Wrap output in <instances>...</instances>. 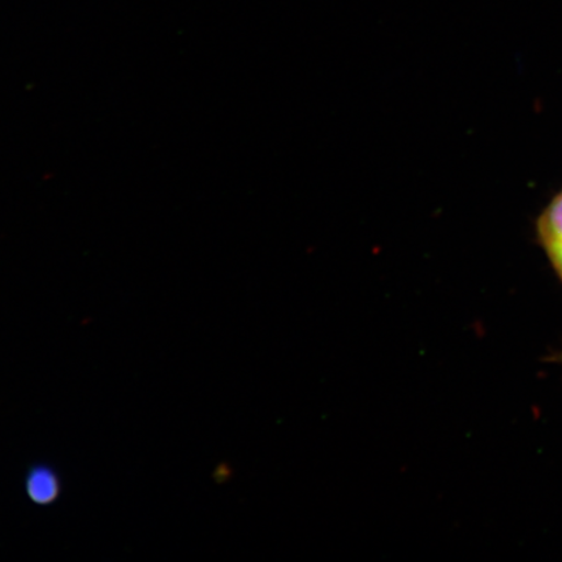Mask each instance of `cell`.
Returning <instances> with one entry per match:
<instances>
[{
    "label": "cell",
    "mask_w": 562,
    "mask_h": 562,
    "mask_svg": "<svg viewBox=\"0 0 562 562\" xmlns=\"http://www.w3.org/2000/svg\"><path fill=\"white\" fill-rule=\"evenodd\" d=\"M25 491L34 504L50 505L58 501L61 494L59 474L46 463L33 465L25 476Z\"/></svg>",
    "instance_id": "cell-2"
},
{
    "label": "cell",
    "mask_w": 562,
    "mask_h": 562,
    "mask_svg": "<svg viewBox=\"0 0 562 562\" xmlns=\"http://www.w3.org/2000/svg\"><path fill=\"white\" fill-rule=\"evenodd\" d=\"M540 243L562 281V192L543 211L538 222Z\"/></svg>",
    "instance_id": "cell-1"
},
{
    "label": "cell",
    "mask_w": 562,
    "mask_h": 562,
    "mask_svg": "<svg viewBox=\"0 0 562 562\" xmlns=\"http://www.w3.org/2000/svg\"><path fill=\"white\" fill-rule=\"evenodd\" d=\"M553 361H557L562 364V351L557 357H553Z\"/></svg>",
    "instance_id": "cell-3"
}]
</instances>
